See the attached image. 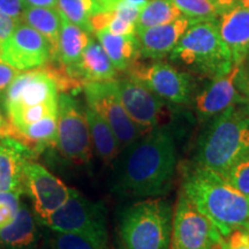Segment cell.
I'll return each mask as SVG.
<instances>
[{
	"instance_id": "obj_21",
	"label": "cell",
	"mask_w": 249,
	"mask_h": 249,
	"mask_svg": "<svg viewBox=\"0 0 249 249\" xmlns=\"http://www.w3.org/2000/svg\"><path fill=\"white\" fill-rule=\"evenodd\" d=\"M95 36L118 71H127L141 58L136 34L114 35L107 29H102L96 31Z\"/></svg>"
},
{
	"instance_id": "obj_30",
	"label": "cell",
	"mask_w": 249,
	"mask_h": 249,
	"mask_svg": "<svg viewBox=\"0 0 249 249\" xmlns=\"http://www.w3.org/2000/svg\"><path fill=\"white\" fill-rule=\"evenodd\" d=\"M58 113V101L42 103V104L33 105V107L21 108L8 113L11 124L14 128L24 126V124L36 123L43 118L49 116H57Z\"/></svg>"
},
{
	"instance_id": "obj_29",
	"label": "cell",
	"mask_w": 249,
	"mask_h": 249,
	"mask_svg": "<svg viewBox=\"0 0 249 249\" xmlns=\"http://www.w3.org/2000/svg\"><path fill=\"white\" fill-rule=\"evenodd\" d=\"M183 17L195 22L216 21L222 13L214 0H172Z\"/></svg>"
},
{
	"instance_id": "obj_20",
	"label": "cell",
	"mask_w": 249,
	"mask_h": 249,
	"mask_svg": "<svg viewBox=\"0 0 249 249\" xmlns=\"http://www.w3.org/2000/svg\"><path fill=\"white\" fill-rule=\"evenodd\" d=\"M90 38L91 34L61 17V28L55 59L71 77Z\"/></svg>"
},
{
	"instance_id": "obj_12",
	"label": "cell",
	"mask_w": 249,
	"mask_h": 249,
	"mask_svg": "<svg viewBox=\"0 0 249 249\" xmlns=\"http://www.w3.org/2000/svg\"><path fill=\"white\" fill-rule=\"evenodd\" d=\"M116 80L124 110L143 134L160 126L166 114V102L132 76Z\"/></svg>"
},
{
	"instance_id": "obj_39",
	"label": "cell",
	"mask_w": 249,
	"mask_h": 249,
	"mask_svg": "<svg viewBox=\"0 0 249 249\" xmlns=\"http://www.w3.org/2000/svg\"><path fill=\"white\" fill-rule=\"evenodd\" d=\"M58 0H26L27 6H35V7H52L57 8Z\"/></svg>"
},
{
	"instance_id": "obj_8",
	"label": "cell",
	"mask_w": 249,
	"mask_h": 249,
	"mask_svg": "<svg viewBox=\"0 0 249 249\" xmlns=\"http://www.w3.org/2000/svg\"><path fill=\"white\" fill-rule=\"evenodd\" d=\"M127 75L139 80L165 102L177 105L191 104L195 95V81L191 74L163 60L147 64L136 61Z\"/></svg>"
},
{
	"instance_id": "obj_31",
	"label": "cell",
	"mask_w": 249,
	"mask_h": 249,
	"mask_svg": "<svg viewBox=\"0 0 249 249\" xmlns=\"http://www.w3.org/2000/svg\"><path fill=\"white\" fill-rule=\"evenodd\" d=\"M223 178L233 188L249 197V156L233 165Z\"/></svg>"
},
{
	"instance_id": "obj_45",
	"label": "cell",
	"mask_w": 249,
	"mask_h": 249,
	"mask_svg": "<svg viewBox=\"0 0 249 249\" xmlns=\"http://www.w3.org/2000/svg\"><path fill=\"white\" fill-rule=\"evenodd\" d=\"M244 229H246V230H247V231L249 232V220L247 222V224H246V225H245Z\"/></svg>"
},
{
	"instance_id": "obj_37",
	"label": "cell",
	"mask_w": 249,
	"mask_h": 249,
	"mask_svg": "<svg viewBox=\"0 0 249 249\" xmlns=\"http://www.w3.org/2000/svg\"><path fill=\"white\" fill-rule=\"evenodd\" d=\"M18 26V23L12 18L8 17L7 14L4 13V12L0 9V43L2 40H5L7 37L13 33L15 27Z\"/></svg>"
},
{
	"instance_id": "obj_26",
	"label": "cell",
	"mask_w": 249,
	"mask_h": 249,
	"mask_svg": "<svg viewBox=\"0 0 249 249\" xmlns=\"http://www.w3.org/2000/svg\"><path fill=\"white\" fill-rule=\"evenodd\" d=\"M21 22L34 28L49 40L52 52H53V59H55L59 34H60L61 28V15L58 9L52 7L27 6Z\"/></svg>"
},
{
	"instance_id": "obj_2",
	"label": "cell",
	"mask_w": 249,
	"mask_h": 249,
	"mask_svg": "<svg viewBox=\"0 0 249 249\" xmlns=\"http://www.w3.org/2000/svg\"><path fill=\"white\" fill-rule=\"evenodd\" d=\"M180 193L209 218L223 238L249 220V197L200 164L182 165Z\"/></svg>"
},
{
	"instance_id": "obj_42",
	"label": "cell",
	"mask_w": 249,
	"mask_h": 249,
	"mask_svg": "<svg viewBox=\"0 0 249 249\" xmlns=\"http://www.w3.org/2000/svg\"><path fill=\"white\" fill-rule=\"evenodd\" d=\"M120 1L129 2V4H133V5H136V6H142V5L147 4V2L150 1V0H113L114 5H117L118 2H120Z\"/></svg>"
},
{
	"instance_id": "obj_22",
	"label": "cell",
	"mask_w": 249,
	"mask_h": 249,
	"mask_svg": "<svg viewBox=\"0 0 249 249\" xmlns=\"http://www.w3.org/2000/svg\"><path fill=\"white\" fill-rule=\"evenodd\" d=\"M141 6L120 1L110 11L101 12L90 18L92 34L107 29L114 35L136 34V20Z\"/></svg>"
},
{
	"instance_id": "obj_33",
	"label": "cell",
	"mask_w": 249,
	"mask_h": 249,
	"mask_svg": "<svg viewBox=\"0 0 249 249\" xmlns=\"http://www.w3.org/2000/svg\"><path fill=\"white\" fill-rule=\"evenodd\" d=\"M236 88L241 96V107L249 116V68L241 65L236 75Z\"/></svg>"
},
{
	"instance_id": "obj_27",
	"label": "cell",
	"mask_w": 249,
	"mask_h": 249,
	"mask_svg": "<svg viewBox=\"0 0 249 249\" xmlns=\"http://www.w3.org/2000/svg\"><path fill=\"white\" fill-rule=\"evenodd\" d=\"M183 17L172 0H150L140 8L136 31L160 26Z\"/></svg>"
},
{
	"instance_id": "obj_5",
	"label": "cell",
	"mask_w": 249,
	"mask_h": 249,
	"mask_svg": "<svg viewBox=\"0 0 249 249\" xmlns=\"http://www.w3.org/2000/svg\"><path fill=\"white\" fill-rule=\"evenodd\" d=\"M173 207L165 198H147L120 214L119 236L124 249H170Z\"/></svg>"
},
{
	"instance_id": "obj_23",
	"label": "cell",
	"mask_w": 249,
	"mask_h": 249,
	"mask_svg": "<svg viewBox=\"0 0 249 249\" xmlns=\"http://www.w3.org/2000/svg\"><path fill=\"white\" fill-rule=\"evenodd\" d=\"M36 239L35 218L28 205L20 202L13 222L0 229V244L9 249H29L35 245Z\"/></svg>"
},
{
	"instance_id": "obj_36",
	"label": "cell",
	"mask_w": 249,
	"mask_h": 249,
	"mask_svg": "<svg viewBox=\"0 0 249 249\" xmlns=\"http://www.w3.org/2000/svg\"><path fill=\"white\" fill-rule=\"evenodd\" d=\"M18 71L5 62L0 61V93L5 91L9 83L18 75Z\"/></svg>"
},
{
	"instance_id": "obj_43",
	"label": "cell",
	"mask_w": 249,
	"mask_h": 249,
	"mask_svg": "<svg viewBox=\"0 0 249 249\" xmlns=\"http://www.w3.org/2000/svg\"><path fill=\"white\" fill-rule=\"evenodd\" d=\"M209 249H226L225 247V241H224V238H220L218 239L216 242H213V245H211V247Z\"/></svg>"
},
{
	"instance_id": "obj_14",
	"label": "cell",
	"mask_w": 249,
	"mask_h": 249,
	"mask_svg": "<svg viewBox=\"0 0 249 249\" xmlns=\"http://www.w3.org/2000/svg\"><path fill=\"white\" fill-rule=\"evenodd\" d=\"M26 192L33 200L34 209L40 220H45L57 211L70 196L71 188L48 169L29 160L24 166Z\"/></svg>"
},
{
	"instance_id": "obj_32",
	"label": "cell",
	"mask_w": 249,
	"mask_h": 249,
	"mask_svg": "<svg viewBox=\"0 0 249 249\" xmlns=\"http://www.w3.org/2000/svg\"><path fill=\"white\" fill-rule=\"evenodd\" d=\"M54 232L52 238L53 249H101L86 236L70 232Z\"/></svg>"
},
{
	"instance_id": "obj_47",
	"label": "cell",
	"mask_w": 249,
	"mask_h": 249,
	"mask_svg": "<svg viewBox=\"0 0 249 249\" xmlns=\"http://www.w3.org/2000/svg\"><path fill=\"white\" fill-rule=\"evenodd\" d=\"M240 5H244V6H247V7H249V0H247V1L244 2V4H240Z\"/></svg>"
},
{
	"instance_id": "obj_1",
	"label": "cell",
	"mask_w": 249,
	"mask_h": 249,
	"mask_svg": "<svg viewBox=\"0 0 249 249\" xmlns=\"http://www.w3.org/2000/svg\"><path fill=\"white\" fill-rule=\"evenodd\" d=\"M114 161L113 191L121 197L148 198L167 194L177 170L172 133L165 126L152 128L124 148Z\"/></svg>"
},
{
	"instance_id": "obj_41",
	"label": "cell",
	"mask_w": 249,
	"mask_h": 249,
	"mask_svg": "<svg viewBox=\"0 0 249 249\" xmlns=\"http://www.w3.org/2000/svg\"><path fill=\"white\" fill-rule=\"evenodd\" d=\"M8 127H9V124L6 123V121L4 120V118H2V116H1V113H0V136L7 135Z\"/></svg>"
},
{
	"instance_id": "obj_3",
	"label": "cell",
	"mask_w": 249,
	"mask_h": 249,
	"mask_svg": "<svg viewBox=\"0 0 249 249\" xmlns=\"http://www.w3.org/2000/svg\"><path fill=\"white\" fill-rule=\"evenodd\" d=\"M249 156V116L240 104L233 105L210 123L201 134L196 163L224 177L233 165Z\"/></svg>"
},
{
	"instance_id": "obj_15",
	"label": "cell",
	"mask_w": 249,
	"mask_h": 249,
	"mask_svg": "<svg viewBox=\"0 0 249 249\" xmlns=\"http://www.w3.org/2000/svg\"><path fill=\"white\" fill-rule=\"evenodd\" d=\"M240 66L234 65L231 71L211 79L203 89L195 93L192 103L200 120L208 121L233 105L241 104V96L236 88Z\"/></svg>"
},
{
	"instance_id": "obj_35",
	"label": "cell",
	"mask_w": 249,
	"mask_h": 249,
	"mask_svg": "<svg viewBox=\"0 0 249 249\" xmlns=\"http://www.w3.org/2000/svg\"><path fill=\"white\" fill-rule=\"evenodd\" d=\"M26 7V0H0V9L13 18L17 23H20L22 20Z\"/></svg>"
},
{
	"instance_id": "obj_40",
	"label": "cell",
	"mask_w": 249,
	"mask_h": 249,
	"mask_svg": "<svg viewBox=\"0 0 249 249\" xmlns=\"http://www.w3.org/2000/svg\"><path fill=\"white\" fill-rule=\"evenodd\" d=\"M214 1H216L217 6H218V7H219V9L222 12L233 7V6L238 5L236 0H214Z\"/></svg>"
},
{
	"instance_id": "obj_13",
	"label": "cell",
	"mask_w": 249,
	"mask_h": 249,
	"mask_svg": "<svg viewBox=\"0 0 249 249\" xmlns=\"http://www.w3.org/2000/svg\"><path fill=\"white\" fill-rule=\"evenodd\" d=\"M59 87L52 74L46 70H31L18 73L5 92L6 112L58 101Z\"/></svg>"
},
{
	"instance_id": "obj_25",
	"label": "cell",
	"mask_w": 249,
	"mask_h": 249,
	"mask_svg": "<svg viewBox=\"0 0 249 249\" xmlns=\"http://www.w3.org/2000/svg\"><path fill=\"white\" fill-rule=\"evenodd\" d=\"M85 112L89 126L91 144L96 154L104 163H113L121 151L116 134L112 130L110 124L91 108L87 107Z\"/></svg>"
},
{
	"instance_id": "obj_16",
	"label": "cell",
	"mask_w": 249,
	"mask_h": 249,
	"mask_svg": "<svg viewBox=\"0 0 249 249\" xmlns=\"http://www.w3.org/2000/svg\"><path fill=\"white\" fill-rule=\"evenodd\" d=\"M33 150L11 135L0 136V192L27 194L24 166L31 160Z\"/></svg>"
},
{
	"instance_id": "obj_44",
	"label": "cell",
	"mask_w": 249,
	"mask_h": 249,
	"mask_svg": "<svg viewBox=\"0 0 249 249\" xmlns=\"http://www.w3.org/2000/svg\"><path fill=\"white\" fill-rule=\"evenodd\" d=\"M242 65H245L246 67H248L249 68V53H248V55H247V58H246V60H245V62Z\"/></svg>"
},
{
	"instance_id": "obj_9",
	"label": "cell",
	"mask_w": 249,
	"mask_h": 249,
	"mask_svg": "<svg viewBox=\"0 0 249 249\" xmlns=\"http://www.w3.org/2000/svg\"><path fill=\"white\" fill-rule=\"evenodd\" d=\"M87 107L99 114L116 134L121 150L142 135L121 102L117 80L87 82L83 85Z\"/></svg>"
},
{
	"instance_id": "obj_24",
	"label": "cell",
	"mask_w": 249,
	"mask_h": 249,
	"mask_svg": "<svg viewBox=\"0 0 249 249\" xmlns=\"http://www.w3.org/2000/svg\"><path fill=\"white\" fill-rule=\"evenodd\" d=\"M7 135L20 139L35 152L46 148H57V116H49L18 128L9 124Z\"/></svg>"
},
{
	"instance_id": "obj_28",
	"label": "cell",
	"mask_w": 249,
	"mask_h": 249,
	"mask_svg": "<svg viewBox=\"0 0 249 249\" xmlns=\"http://www.w3.org/2000/svg\"><path fill=\"white\" fill-rule=\"evenodd\" d=\"M57 9L62 18L92 35L90 18L101 13L102 5L99 0H58Z\"/></svg>"
},
{
	"instance_id": "obj_19",
	"label": "cell",
	"mask_w": 249,
	"mask_h": 249,
	"mask_svg": "<svg viewBox=\"0 0 249 249\" xmlns=\"http://www.w3.org/2000/svg\"><path fill=\"white\" fill-rule=\"evenodd\" d=\"M118 71L97 39L91 37L81 55L71 77L81 85L117 79Z\"/></svg>"
},
{
	"instance_id": "obj_18",
	"label": "cell",
	"mask_w": 249,
	"mask_h": 249,
	"mask_svg": "<svg viewBox=\"0 0 249 249\" xmlns=\"http://www.w3.org/2000/svg\"><path fill=\"white\" fill-rule=\"evenodd\" d=\"M216 24L234 64H244L249 53V7L238 4L226 9L217 18Z\"/></svg>"
},
{
	"instance_id": "obj_6",
	"label": "cell",
	"mask_w": 249,
	"mask_h": 249,
	"mask_svg": "<svg viewBox=\"0 0 249 249\" xmlns=\"http://www.w3.org/2000/svg\"><path fill=\"white\" fill-rule=\"evenodd\" d=\"M43 223L52 231L77 233L88 238L101 249H108L104 204L89 200L76 189L71 188L67 201Z\"/></svg>"
},
{
	"instance_id": "obj_49",
	"label": "cell",
	"mask_w": 249,
	"mask_h": 249,
	"mask_svg": "<svg viewBox=\"0 0 249 249\" xmlns=\"http://www.w3.org/2000/svg\"><path fill=\"white\" fill-rule=\"evenodd\" d=\"M0 249H1V248H0Z\"/></svg>"
},
{
	"instance_id": "obj_48",
	"label": "cell",
	"mask_w": 249,
	"mask_h": 249,
	"mask_svg": "<svg viewBox=\"0 0 249 249\" xmlns=\"http://www.w3.org/2000/svg\"><path fill=\"white\" fill-rule=\"evenodd\" d=\"M0 61H1V54H0Z\"/></svg>"
},
{
	"instance_id": "obj_11",
	"label": "cell",
	"mask_w": 249,
	"mask_h": 249,
	"mask_svg": "<svg viewBox=\"0 0 249 249\" xmlns=\"http://www.w3.org/2000/svg\"><path fill=\"white\" fill-rule=\"evenodd\" d=\"M1 61L17 71L42 68L53 59L49 40L28 24L20 22L13 33L0 43Z\"/></svg>"
},
{
	"instance_id": "obj_38",
	"label": "cell",
	"mask_w": 249,
	"mask_h": 249,
	"mask_svg": "<svg viewBox=\"0 0 249 249\" xmlns=\"http://www.w3.org/2000/svg\"><path fill=\"white\" fill-rule=\"evenodd\" d=\"M18 210L13 209V208L8 207V205L0 204V229L7 226L14 220L15 216H17Z\"/></svg>"
},
{
	"instance_id": "obj_10",
	"label": "cell",
	"mask_w": 249,
	"mask_h": 249,
	"mask_svg": "<svg viewBox=\"0 0 249 249\" xmlns=\"http://www.w3.org/2000/svg\"><path fill=\"white\" fill-rule=\"evenodd\" d=\"M220 238L213 223L180 193L173 210L170 249H209Z\"/></svg>"
},
{
	"instance_id": "obj_46",
	"label": "cell",
	"mask_w": 249,
	"mask_h": 249,
	"mask_svg": "<svg viewBox=\"0 0 249 249\" xmlns=\"http://www.w3.org/2000/svg\"><path fill=\"white\" fill-rule=\"evenodd\" d=\"M247 1V0H236V2H238V4H244V2H246Z\"/></svg>"
},
{
	"instance_id": "obj_34",
	"label": "cell",
	"mask_w": 249,
	"mask_h": 249,
	"mask_svg": "<svg viewBox=\"0 0 249 249\" xmlns=\"http://www.w3.org/2000/svg\"><path fill=\"white\" fill-rule=\"evenodd\" d=\"M226 249H249V232L247 230L235 229L224 238Z\"/></svg>"
},
{
	"instance_id": "obj_7",
	"label": "cell",
	"mask_w": 249,
	"mask_h": 249,
	"mask_svg": "<svg viewBox=\"0 0 249 249\" xmlns=\"http://www.w3.org/2000/svg\"><path fill=\"white\" fill-rule=\"evenodd\" d=\"M57 148L75 164H88L91 160L92 144L85 108L66 92L58 97Z\"/></svg>"
},
{
	"instance_id": "obj_4",
	"label": "cell",
	"mask_w": 249,
	"mask_h": 249,
	"mask_svg": "<svg viewBox=\"0 0 249 249\" xmlns=\"http://www.w3.org/2000/svg\"><path fill=\"white\" fill-rule=\"evenodd\" d=\"M170 59L210 80L226 74L235 65L231 52L220 38L216 21L192 24L171 52Z\"/></svg>"
},
{
	"instance_id": "obj_17",
	"label": "cell",
	"mask_w": 249,
	"mask_h": 249,
	"mask_svg": "<svg viewBox=\"0 0 249 249\" xmlns=\"http://www.w3.org/2000/svg\"><path fill=\"white\" fill-rule=\"evenodd\" d=\"M191 18L181 17L171 22L136 31L140 43L141 58L148 60H161L171 54L183 34L192 24Z\"/></svg>"
}]
</instances>
